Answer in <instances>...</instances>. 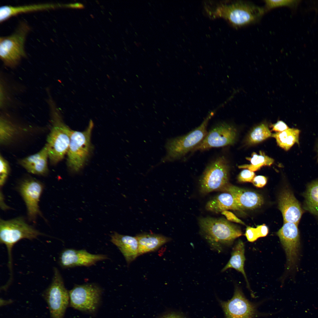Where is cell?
I'll return each instance as SVG.
<instances>
[{"label":"cell","instance_id":"cell-1","mask_svg":"<svg viewBox=\"0 0 318 318\" xmlns=\"http://www.w3.org/2000/svg\"><path fill=\"white\" fill-rule=\"evenodd\" d=\"M200 233L213 249L221 252L242 235L240 229L227 220L211 217L198 219Z\"/></svg>","mask_w":318,"mask_h":318},{"label":"cell","instance_id":"cell-2","mask_svg":"<svg viewBox=\"0 0 318 318\" xmlns=\"http://www.w3.org/2000/svg\"><path fill=\"white\" fill-rule=\"evenodd\" d=\"M47 102L50 108L52 125L45 145L48 148L50 163L54 165L62 160L67 153L72 130L62 121L50 95Z\"/></svg>","mask_w":318,"mask_h":318},{"label":"cell","instance_id":"cell-3","mask_svg":"<svg viewBox=\"0 0 318 318\" xmlns=\"http://www.w3.org/2000/svg\"><path fill=\"white\" fill-rule=\"evenodd\" d=\"M265 12L264 8L243 1H237L228 5H221L215 10L209 11L213 16L223 17L237 27L256 23Z\"/></svg>","mask_w":318,"mask_h":318},{"label":"cell","instance_id":"cell-4","mask_svg":"<svg viewBox=\"0 0 318 318\" xmlns=\"http://www.w3.org/2000/svg\"><path fill=\"white\" fill-rule=\"evenodd\" d=\"M43 235L44 234L26 223L23 217L8 220L0 219V242L7 248L10 270L12 269L11 250L14 245L21 239L31 240Z\"/></svg>","mask_w":318,"mask_h":318},{"label":"cell","instance_id":"cell-5","mask_svg":"<svg viewBox=\"0 0 318 318\" xmlns=\"http://www.w3.org/2000/svg\"><path fill=\"white\" fill-rule=\"evenodd\" d=\"M30 27L25 22L21 21L11 35L0 38V57L4 65L13 68L21 58L26 57L24 44Z\"/></svg>","mask_w":318,"mask_h":318},{"label":"cell","instance_id":"cell-6","mask_svg":"<svg viewBox=\"0 0 318 318\" xmlns=\"http://www.w3.org/2000/svg\"><path fill=\"white\" fill-rule=\"evenodd\" d=\"M208 119L199 126L184 135L168 140L165 148L167 153L163 161H173L179 159L197 146L206 135Z\"/></svg>","mask_w":318,"mask_h":318},{"label":"cell","instance_id":"cell-7","mask_svg":"<svg viewBox=\"0 0 318 318\" xmlns=\"http://www.w3.org/2000/svg\"><path fill=\"white\" fill-rule=\"evenodd\" d=\"M93 127V123L91 121L87 128L83 131L71 130L67 153V164L74 172H77L82 168L89 156Z\"/></svg>","mask_w":318,"mask_h":318},{"label":"cell","instance_id":"cell-8","mask_svg":"<svg viewBox=\"0 0 318 318\" xmlns=\"http://www.w3.org/2000/svg\"><path fill=\"white\" fill-rule=\"evenodd\" d=\"M229 170L223 156L213 161L206 168L200 179L201 192L205 194L221 190L228 184Z\"/></svg>","mask_w":318,"mask_h":318},{"label":"cell","instance_id":"cell-9","mask_svg":"<svg viewBox=\"0 0 318 318\" xmlns=\"http://www.w3.org/2000/svg\"><path fill=\"white\" fill-rule=\"evenodd\" d=\"M52 282L46 290L45 297L52 318H63L69 302V293L56 268L54 269Z\"/></svg>","mask_w":318,"mask_h":318},{"label":"cell","instance_id":"cell-10","mask_svg":"<svg viewBox=\"0 0 318 318\" xmlns=\"http://www.w3.org/2000/svg\"><path fill=\"white\" fill-rule=\"evenodd\" d=\"M102 292L101 288L94 283L76 285L69 292L70 305L80 311L94 312L99 304Z\"/></svg>","mask_w":318,"mask_h":318},{"label":"cell","instance_id":"cell-11","mask_svg":"<svg viewBox=\"0 0 318 318\" xmlns=\"http://www.w3.org/2000/svg\"><path fill=\"white\" fill-rule=\"evenodd\" d=\"M298 225L292 222L284 223L277 233L286 254L288 269L294 267L299 258L300 242Z\"/></svg>","mask_w":318,"mask_h":318},{"label":"cell","instance_id":"cell-12","mask_svg":"<svg viewBox=\"0 0 318 318\" xmlns=\"http://www.w3.org/2000/svg\"><path fill=\"white\" fill-rule=\"evenodd\" d=\"M236 136L237 132L234 127L227 123H222L208 132L203 140L192 151L204 150L212 148L231 145L235 142Z\"/></svg>","mask_w":318,"mask_h":318},{"label":"cell","instance_id":"cell-13","mask_svg":"<svg viewBox=\"0 0 318 318\" xmlns=\"http://www.w3.org/2000/svg\"><path fill=\"white\" fill-rule=\"evenodd\" d=\"M18 189L25 203L29 220L35 222L38 215L42 216L39 203L44 189L43 184L35 179L27 178L20 183Z\"/></svg>","mask_w":318,"mask_h":318},{"label":"cell","instance_id":"cell-14","mask_svg":"<svg viewBox=\"0 0 318 318\" xmlns=\"http://www.w3.org/2000/svg\"><path fill=\"white\" fill-rule=\"evenodd\" d=\"M221 304L226 318H254L258 314L256 306L246 298L237 286L232 298Z\"/></svg>","mask_w":318,"mask_h":318},{"label":"cell","instance_id":"cell-15","mask_svg":"<svg viewBox=\"0 0 318 318\" xmlns=\"http://www.w3.org/2000/svg\"><path fill=\"white\" fill-rule=\"evenodd\" d=\"M108 259L105 255L91 254L85 249L76 250L67 249L61 253L59 264L63 268L78 266H89Z\"/></svg>","mask_w":318,"mask_h":318},{"label":"cell","instance_id":"cell-16","mask_svg":"<svg viewBox=\"0 0 318 318\" xmlns=\"http://www.w3.org/2000/svg\"><path fill=\"white\" fill-rule=\"evenodd\" d=\"M278 206L284 223L289 222L298 225L305 211L289 188H286L281 191L278 198Z\"/></svg>","mask_w":318,"mask_h":318},{"label":"cell","instance_id":"cell-17","mask_svg":"<svg viewBox=\"0 0 318 318\" xmlns=\"http://www.w3.org/2000/svg\"><path fill=\"white\" fill-rule=\"evenodd\" d=\"M220 191L231 194L241 210L256 209L261 207L264 203L263 197L258 193L232 185L228 184Z\"/></svg>","mask_w":318,"mask_h":318},{"label":"cell","instance_id":"cell-18","mask_svg":"<svg viewBox=\"0 0 318 318\" xmlns=\"http://www.w3.org/2000/svg\"><path fill=\"white\" fill-rule=\"evenodd\" d=\"M48 148L46 145L37 153L24 158L19 163L28 172L34 174L45 175L48 172Z\"/></svg>","mask_w":318,"mask_h":318},{"label":"cell","instance_id":"cell-19","mask_svg":"<svg viewBox=\"0 0 318 318\" xmlns=\"http://www.w3.org/2000/svg\"><path fill=\"white\" fill-rule=\"evenodd\" d=\"M111 241L118 248L128 264L139 256L138 242L135 236L115 232L111 235Z\"/></svg>","mask_w":318,"mask_h":318},{"label":"cell","instance_id":"cell-20","mask_svg":"<svg viewBox=\"0 0 318 318\" xmlns=\"http://www.w3.org/2000/svg\"><path fill=\"white\" fill-rule=\"evenodd\" d=\"M135 237L138 242L139 256L155 251L171 240L160 234L147 233L138 234Z\"/></svg>","mask_w":318,"mask_h":318},{"label":"cell","instance_id":"cell-21","mask_svg":"<svg viewBox=\"0 0 318 318\" xmlns=\"http://www.w3.org/2000/svg\"><path fill=\"white\" fill-rule=\"evenodd\" d=\"M62 6L52 3L35 4L17 6L5 5L0 8V21L2 22L10 17L21 13L53 9Z\"/></svg>","mask_w":318,"mask_h":318},{"label":"cell","instance_id":"cell-22","mask_svg":"<svg viewBox=\"0 0 318 318\" xmlns=\"http://www.w3.org/2000/svg\"><path fill=\"white\" fill-rule=\"evenodd\" d=\"M205 207L207 211L216 213L229 210H241L236 205L232 195L226 192L214 197L208 201Z\"/></svg>","mask_w":318,"mask_h":318},{"label":"cell","instance_id":"cell-23","mask_svg":"<svg viewBox=\"0 0 318 318\" xmlns=\"http://www.w3.org/2000/svg\"><path fill=\"white\" fill-rule=\"evenodd\" d=\"M302 196L304 198L303 209L313 215L318 221V178L307 184Z\"/></svg>","mask_w":318,"mask_h":318},{"label":"cell","instance_id":"cell-24","mask_svg":"<svg viewBox=\"0 0 318 318\" xmlns=\"http://www.w3.org/2000/svg\"><path fill=\"white\" fill-rule=\"evenodd\" d=\"M245 247L243 242L239 240L233 247L231 253V256L228 263L221 270L224 272L228 269L233 268L241 272L243 275L248 288L249 285L244 269L245 258L244 256Z\"/></svg>","mask_w":318,"mask_h":318},{"label":"cell","instance_id":"cell-25","mask_svg":"<svg viewBox=\"0 0 318 318\" xmlns=\"http://www.w3.org/2000/svg\"><path fill=\"white\" fill-rule=\"evenodd\" d=\"M300 130L296 128H289L281 132L272 134L278 145L285 151H288L295 144L299 145Z\"/></svg>","mask_w":318,"mask_h":318},{"label":"cell","instance_id":"cell-26","mask_svg":"<svg viewBox=\"0 0 318 318\" xmlns=\"http://www.w3.org/2000/svg\"><path fill=\"white\" fill-rule=\"evenodd\" d=\"M259 153V154H258L255 152L253 153L251 157L246 158L250 161V163L239 165L238 168H247L254 172L259 170L263 166H269L272 164L274 161L273 159L266 155L262 151H260Z\"/></svg>","mask_w":318,"mask_h":318},{"label":"cell","instance_id":"cell-27","mask_svg":"<svg viewBox=\"0 0 318 318\" xmlns=\"http://www.w3.org/2000/svg\"><path fill=\"white\" fill-rule=\"evenodd\" d=\"M0 142L2 145L8 144L16 135L17 127L8 119L1 117L0 122Z\"/></svg>","mask_w":318,"mask_h":318},{"label":"cell","instance_id":"cell-28","mask_svg":"<svg viewBox=\"0 0 318 318\" xmlns=\"http://www.w3.org/2000/svg\"><path fill=\"white\" fill-rule=\"evenodd\" d=\"M272 135L267 125L262 123L253 128L248 136L247 141L249 144L258 143L271 136Z\"/></svg>","mask_w":318,"mask_h":318},{"label":"cell","instance_id":"cell-29","mask_svg":"<svg viewBox=\"0 0 318 318\" xmlns=\"http://www.w3.org/2000/svg\"><path fill=\"white\" fill-rule=\"evenodd\" d=\"M268 232V227L263 224L257 226L256 228L247 227L245 235L248 241L253 242L260 237L266 236Z\"/></svg>","mask_w":318,"mask_h":318},{"label":"cell","instance_id":"cell-30","mask_svg":"<svg viewBox=\"0 0 318 318\" xmlns=\"http://www.w3.org/2000/svg\"><path fill=\"white\" fill-rule=\"evenodd\" d=\"M295 1L291 0H266L264 1L265 11L273 9L283 6H290L295 3Z\"/></svg>","mask_w":318,"mask_h":318},{"label":"cell","instance_id":"cell-31","mask_svg":"<svg viewBox=\"0 0 318 318\" xmlns=\"http://www.w3.org/2000/svg\"><path fill=\"white\" fill-rule=\"evenodd\" d=\"M0 185L3 186L5 183L9 173V166L7 160L1 155L0 156Z\"/></svg>","mask_w":318,"mask_h":318},{"label":"cell","instance_id":"cell-32","mask_svg":"<svg viewBox=\"0 0 318 318\" xmlns=\"http://www.w3.org/2000/svg\"><path fill=\"white\" fill-rule=\"evenodd\" d=\"M255 175L254 172L247 169H245L240 173L238 176L237 180L240 182H252Z\"/></svg>","mask_w":318,"mask_h":318},{"label":"cell","instance_id":"cell-33","mask_svg":"<svg viewBox=\"0 0 318 318\" xmlns=\"http://www.w3.org/2000/svg\"><path fill=\"white\" fill-rule=\"evenodd\" d=\"M267 182L266 178L263 175L255 176L252 181L255 186L259 188L264 187L266 184Z\"/></svg>","mask_w":318,"mask_h":318},{"label":"cell","instance_id":"cell-34","mask_svg":"<svg viewBox=\"0 0 318 318\" xmlns=\"http://www.w3.org/2000/svg\"><path fill=\"white\" fill-rule=\"evenodd\" d=\"M221 214L224 215L228 221L245 225L244 222L237 218L233 213L230 211L228 210L224 211L221 212Z\"/></svg>","mask_w":318,"mask_h":318},{"label":"cell","instance_id":"cell-35","mask_svg":"<svg viewBox=\"0 0 318 318\" xmlns=\"http://www.w3.org/2000/svg\"><path fill=\"white\" fill-rule=\"evenodd\" d=\"M272 130L276 132H281L288 129L289 127L283 121H278L276 123L272 125Z\"/></svg>","mask_w":318,"mask_h":318},{"label":"cell","instance_id":"cell-36","mask_svg":"<svg viewBox=\"0 0 318 318\" xmlns=\"http://www.w3.org/2000/svg\"><path fill=\"white\" fill-rule=\"evenodd\" d=\"M64 6L65 7H70L72 8H83V7H84L83 5L82 4L79 3H76L74 4H69L64 5Z\"/></svg>","mask_w":318,"mask_h":318},{"label":"cell","instance_id":"cell-37","mask_svg":"<svg viewBox=\"0 0 318 318\" xmlns=\"http://www.w3.org/2000/svg\"><path fill=\"white\" fill-rule=\"evenodd\" d=\"M161 318H182L181 317L174 313L167 314Z\"/></svg>","mask_w":318,"mask_h":318},{"label":"cell","instance_id":"cell-38","mask_svg":"<svg viewBox=\"0 0 318 318\" xmlns=\"http://www.w3.org/2000/svg\"><path fill=\"white\" fill-rule=\"evenodd\" d=\"M316 150L317 152V162H318V142H317L316 145Z\"/></svg>","mask_w":318,"mask_h":318}]
</instances>
